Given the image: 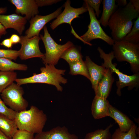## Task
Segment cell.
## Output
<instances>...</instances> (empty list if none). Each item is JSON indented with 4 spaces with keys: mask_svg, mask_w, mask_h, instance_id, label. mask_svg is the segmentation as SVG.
I'll use <instances>...</instances> for the list:
<instances>
[{
    "mask_svg": "<svg viewBox=\"0 0 139 139\" xmlns=\"http://www.w3.org/2000/svg\"><path fill=\"white\" fill-rule=\"evenodd\" d=\"M138 16L139 12L130 2L125 6L118 8L110 17L108 24L112 39L115 41L123 40L132 29V20Z\"/></svg>",
    "mask_w": 139,
    "mask_h": 139,
    "instance_id": "cell-1",
    "label": "cell"
},
{
    "mask_svg": "<svg viewBox=\"0 0 139 139\" xmlns=\"http://www.w3.org/2000/svg\"><path fill=\"white\" fill-rule=\"evenodd\" d=\"M45 65V67L40 68V73H34L32 76L27 78H17L15 80L16 84L20 86L28 83L47 84L54 85L58 91H62L63 88L60 84L67 82V79L62 76L65 74L66 70L57 69L53 65Z\"/></svg>",
    "mask_w": 139,
    "mask_h": 139,
    "instance_id": "cell-2",
    "label": "cell"
},
{
    "mask_svg": "<svg viewBox=\"0 0 139 139\" xmlns=\"http://www.w3.org/2000/svg\"><path fill=\"white\" fill-rule=\"evenodd\" d=\"M14 119L18 129L34 134L43 131L47 117L42 110L32 105L28 110L16 112Z\"/></svg>",
    "mask_w": 139,
    "mask_h": 139,
    "instance_id": "cell-3",
    "label": "cell"
},
{
    "mask_svg": "<svg viewBox=\"0 0 139 139\" xmlns=\"http://www.w3.org/2000/svg\"><path fill=\"white\" fill-rule=\"evenodd\" d=\"M97 50L101 58L104 60L102 65L105 68H108L112 73H115L118 76L119 80L116 82L117 87L116 93L119 96H121V90L125 87H128L129 90L135 88H138L139 86V73L128 75L120 72L116 68L115 65L113 64L112 60L114 58L113 51L106 54L101 48L99 46Z\"/></svg>",
    "mask_w": 139,
    "mask_h": 139,
    "instance_id": "cell-4",
    "label": "cell"
},
{
    "mask_svg": "<svg viewBox=\"0 0 139 139\" xmlns=\"http://www.w3.org/2000/svg\"><path fill=\"white\" fill-rule=\"evenodd\" d=\"M114 58L119 62L126 61L130 64L133 74L139 73V43L124 40L115 41L112 45Z\"/></svg>",
    "mask_w": 139,
    "mask_h": 139,
    "instance_id": "cell-5",
    "label": "cell"
},
{
    "mask_svg": "<svg viewBox=\"0 0 139 139\" xmlns=\"http://www.w3.org/2000/svg\"><path fill=\"white\" fill-rule=\"evenodd\" d=\"M44 34L40 35L41 39L43 42L46 50L45 57L42 59L45 64L56 65L64 51L73 45L70 41L63 45L56 43L50 36L46 26L44 27Z\"/></svg>",
    "mask_w": 139,
    "mask_h": 139,
    "instance_id": "cell-6",
    "label": "cell"
},
{
    "mask_svg": "<svg viewBox=\"0 0 139 139\" xmlns=\"http://www.w3.org/2000/svg\"><path fill=\"white\" fill-rule=\"evenodd\" d=\"M1 96L6 105L16 112L26 110L28 106L27 100L23 97V88L13 82L1 93Z\"/></svg>",
    "mask_w": 139,
    "mask_h": 139,
    "instance_id": "cell-7",
    "label": "cell"
},
{
    "mask_svg": "<svg viewBox=\"0 0 139 139\" xmlns=\"http://www.w3.org/2000/svg\"><path fill=\"white\" fill-rule=\"evenodd\" d=\"M85 6L87 8L89 13L90 22L88 26V30L80 37L81 38L89 44H90V42L93 39H100L109 45H113L115 41L106 33L102 29L93 8L86 3L85 2Z\"/></svg>",
    "mask_w": 139,
    "mask_h": 139,
    "instance_id": "cell-8",
    "label": "cell"
},
{
    "mask_svg": "<svg viewBox=\"0 0 139 139\" xmlns=\"http://www.w3.org/2000/svg\"><path fill=\"white\" fill-rule=\"evenodd\" d=\"M20 43L21 46L18 50L19 57L22 60H26L34 57L43 59L44 54L40 51L39 42L41 38L39 36L28 38L26 35L20 37Z\"/></svg>",
    "mask_w": 139,
    "mask_h": 139,
    "instance_id": "cell-9",
    "label": "cell"
},
{
    "mask_svg": "<svg viewBox=\"0 0 139 139\" xmlns=\"http://www.w3.org/2000/svg\"><path fill=\"white\" fill-rule=\"evenodd\" d=\"M63 6L64 7L63 11L50 24V27L53 30L64 23H68L71 27V22L74 19L79 18L80 15L88 11L85 6L78 8L72 7L71 6V1L69 0L66 1Z\"/></svg>",
    "mask_w": 139,
    "mask_h": 139,
    "instance_id": "cell-10",
    "label": "cell"
},
{
    "mask_svg": "<svg viewBox=\"0 0 139 139\" xmlns=\"http://www.w3.org/2000/svg\"><path fill=\"white\" fill-rule=\"evenodd\" d=\"M62 7L59 8L52 13L45 15H37L31 19L30 25L25 31V35L28 38L39 36L40 32L45 24L60 14L62 11Z\"/></svg>",
    "mask_w": 139,
    "mask_h": 139,
    "instance_id": "cell-11",
    "label": "cell"
},
{
    "mask_svg": "<svg viewBox=\"0 0 139 139\" xmlns=\"http://www.w3.org/2000/svg\"><path fill=\"white\" fill-rule=\"evenodd\" d=\"M9 1L16 7V14L25 15L29 20L38 15L39 11L35 0H10Z\"/></svg>",
    "mask_w": 139,
    "mask_h": 139,
    "instance_id": "cell-12",
    "label": "cell"
},
{
    "mask_svg": "<svg viewBox=\"0 0 139 139\" xmlns=\"http://www.w3.org/2000/svg\"><path fill=\"white\" fill-rule=\"evenodd\" d=\"M33 139H79L78 136L71 134L65 126H57L50 130L42 131L37 134Z\"/></svg>",
    "mask_w": 139,
    "mask_h": 139,
    "instance_id": "cell-13",
    "label": "cell"
},
{
    "mask_svg": "<svg viewBox=\"0 0 139 139\" xmlns=\"http://www.w3.org/2000/svg\"><path fill=\"white\" fill-rule=\"evenodd\" d=\"M26 17L16 14L9 15H0V22L7 29L12 28L21 35L25 29L27 22Z\"/></svg>",
    "mask_w": 139,
    "mask_h": 139,
    "instance_id": "cell-14",
    "label": "cell"
},
{
    "mask_svg": "<svg viewBox=\"0 0 139 139\" xmlns=\"http://www.w3.org/2000/svg\"><path fill=\"white\" fill-rule=\"evenodd\" d=\"M84 61L88 71L92 88L95 92L105 72L106 68L102 65L99 66L95 64L89 56H86Z\"/></svg>",
    "mask_w": 139,
    "mask_h": 139,
    "instance_id": "cell-15",
    "label": "cell"
},
{
    "mask_svg": "<svg viewBox=\"0 0 139 139\" xmlns=\"http://www.w3.org/2000/svg\"><path fill=\"white\" fill-rule=\"evenodd\" d=\"M112 73L109 69L106 68L105 72L94 92L95 96L107 99L114 81Z\"/></svg>",
    "mask_w": 139,
    "mask_h": 139,
    "instance_id": "cell-16",
    "label": "cell"
},
{
    "mask_svg": "<svg viewBox=\"0 0 139 139\" xmlns=\"http://www.w3.org/2000/svg\"><path fill=\"white\" fill-rule=\"evenodd\" d=\"M109 116L115 120L122 132H127L134 124L126 115L110 104L109 106Z\"/></svg>",
    "mask_w": 139,
    "mask_h": 139,
    "instance_id": "cell-17",
    "label": "cell"
},
{
    "mask_svg": "<svg viewBox=\"0 0 139 139\" xmlns=\"http://www.w3.org/2000/svg\"><path fill=\"white\" fill-rule=\"evenodd\" d=\"M109 104L107 99L95 96L91 106V114L93 118L98 119L109 116Z\"/></svg>",
    "mask_w": 139,
    "mask_h": 139,
    "instance_id": "cell-18",
    "label": "cell"
},
{
    "mask_svg": "<svg viewBox=\"0 0 139 139\" xmlns=\"http://www.w3.org/2000/svg\"><path fill=\"white\" fill-rule=\"evenodd\" d=\"M103 11L101 16L99 20L100 24L106 27L108 26L110 18L118 8L115 0H103Z\"/></svg>",
    "mask_w": 139,
    "mask_h": 139,
    "instance_id": "cell-19",
    "label": "cell"
},
{
    "mask_svg": "<svg viewBox=\"0 0 139 139\" xmlns=\"http://www.w3.org/2000/svg\"><path fill=\"white\" fill-rule=\"evenodd\" d=\"M18 128L15 119H11L0 113V130L12 138Z\"/></svg>",
    "mask_w": 139,
    "mask_h": 139,
    "instance_id": "cell-20",
    "label": "cell"
},
{
    "mask_svg": "<svg viewBox=\"0 0 139 139\" xmlns=\"http://www.w3.org/2000/svg\"><path fill=\"white\" fill-rule=\"evenodd\" d=\"M28 68L25 64L15 63L8 59L0 58V71H25Z\"/></svg>",
    "mask_w": 139,
    "mask_h": 139,
    "instance_id": "cell-21",
    "label": "cell"
},
{
    "mask_svg": "<svg viewBox=\"0 0 139 139\" xmlns=\"http://www.w3.org/2000/svg\"><path fill=\"white\" fill-rule=\"evenodd\" d=\"M69 64L70 68L69 74H70L72 75H81L90 80V77L87 67L83 59Z\"/></svg>",
    "mask_w": 139,
    "mask_h": 139,
    "instance_id": "cell-22",
    "label": "cell"
},
{
    "mask_svg": "<svg viewBox=\"0 0 139 139\" xmlns=\"http://www.w3.org/2000/svg\"><path fill=\"white\" fill-rule=\"evenodd\" d=\"M83 57L80 50L73 45L64 51L60 58L65 60L69 64L82 59Z\"/></svg>",
    "mask_w": 139,
    "mask_h": 139,
    "instance_id": "cell-23",
    "label": "cell"
},
{
    "mask_svg": "<svg viewBox=\"0 0 139 139\" xmlns=\"http://www.w3.org/2000/svg\"><path fill=\"white\" fill-rule=\"evenodd\" d=\"M17 77L14 71H0V93L15 81Z\"/></svg>",
    "mask_w": 139,
    "mask_h": 139,
    "instance_id": "cell-24",
    "label": "cell"
},
{
    "mask_svg": "<svg viewBox=\"0 0 139 139\" xmlns=\"http://www.w3.org/2000/svg\"><path fill=\"white\" fill-rule=\"evenodd\" d=\"M113 125L110 124L105 129H99L86 134L84 139H111L110 129Z\"/></svg>",
    "mask_w": 139,
    "mask_h": 139,
    "instance_id": "cell-25",
    "label": "cell"
},
{
    "mask_svg": "<svg viewBox=\"0 0 139 139\" xmlns=\"http://www.w3.org/2000/svg\"><path fill=\"white\" fill-rule=\"evenodd\" d=\"M136 128L137 126L134 124L127 132H122L118 128L111 135V139H139L136 133Z\"/></svg>",
    "mask_w": 139,
    "mask_h": 139,
    "instance_id": "cell-26",
    "label": "cell"
},
{
    "mask_svg": "<svg viewBox=\"0 0 139 139\" xmlns=\"http://www.w3.org/2000/svg\"><path fill=\"white\" fill-rule=\"evenodd\" d=\"M123 40L134 44L139 43V16L135 21L133 26L130 32L125 37Z\"/></svg>",
    "mask_w": 139,
    "mask_h": 139,
    "instance_id": "cell-27",
    "label": "cell"
},
{
    "mask_svg": "<svg viewBox=\"0 0 139 139\" xmlns=\"http://www.w3.org/2000/svg\"><path fill=\"white\" fill-rule=\"evenodd\" d=\"M16 112L8 108L0 97V113L11 119H14Z\"/></svg>",
    "mask_w": 139,
    "mask_h": 139,
    "instance_id": "cell-28",
    "label": "cell"
},
{
    "mask_svg": "<svg viewBox=\"0 0 139 139\" xmlns=\"http://www.w3.org/2000/svg\"><path fill=\"white\" fill-rule=\"evenodd\" d=\"M19 57L18 50L0 49V58L16 60Z\"/></svg>",
    "mask_w": 139,
    "mask_h": 139,
    "instance_id": "cell-29",
    "label": "cell"
},
{
    "mask_svg": "<svg viewBox=\"0 0 139 139\" xmlns=\"http://www.w3.org/2000/svg\"><path fill=\"white\" fill-rule=\"evenodd\" d=\"M34 134L27 131L18 129L12 139H33Z\"/></svg>",
    "mask_w": 139,
    "mask_h": 139,
    "instance_id": "cell-30",
    "label": "cell"
},
{
    "mask_svg": "<svg viewBox=\"0 0 139 139\" xmlns=\"http://www.w3.org/2000/svg\"><path fill=\"white\" fill-rule=\"evenodd\" d=\"M85 2L90 7L95 11V14L97 18H99L100 13V6L102 0H84Z\"/></svg>",
    "mask_w": 139,
    "mask_h": 139,
    "instance_id": "cell-31",
    "label": "cell"
},
{
    "mask_svg": "<svg viewBox=\"0 0 139 139\" xmlns=\"http://www.w3.org/2000/svg\"><path fill=\"white\" fill-rule=\"evenodd\" d=\"M62 1L60 0H36L35 1L38 6L42 7L51 5Z\"/></svg>",
    "mask_w": 139,
    "mask_h": 139,
    "instance_id": "cell-32",
    "label": "cell"
},
{
    "mask_svg": "<svg viewBox=\"0 0 139 139\" xmlns=\"http://www.w3.org/2000/svg\"><path fill=\"white\" fill-rule=\"evenodd\" d=\"M0 45L9 48H12L13 44L10 38H8L4 40L0 43Z\"/></svg>",
    "mask_w": 139,
    "mask_h": 139,
    "instance_id": "cell-33",
    "label": "cell"
},
{
    "mask_svg": "<svg viewBox=\"0 0 139 139\" xmlns=\"http://www.w3.org/2000/svg\"><path fill=\"white\" fill-rule=\"evenodd\" d=\"M10 38L13 44H16L19 43H20V38L16 34H12Z\"/></svg>",
    "mask_w": 139,
    "mask_h": 139,
    "instance_id": "cell-34",
    "label": "cell"
},
{
    "mask_svg": "<svg viewBox=\"0 0 139 139\" xmlns=\"http://www.w3.org/2000/svg\"><path fill=\"white\" fill-rule=\"evenodd\" d=\"M135 9L139 12V0H130L129 1Z\"/></svg>",
    "mask_w": 139,
    "mask_h": 139,
    "instance_id": "cell-35",
    "label": "cell"
},
{
    "mask_svg": "<svg viewBox=\"0 0 139 139\" xmlns=\"http://www.w3.org/2000/svg\"><path fill=\"white\" fill-rule=\"evenodd\" d=\"M115 2L118 3V7H124L128 4L126 0H115Z\"/></svg>",
    "mask_w": 139,
    "mask_h": 139,
    "instance_id": "cell-36",
    "label": "cell"
},
{
    "mask_svg": "<svg viewBox=\"0 0 139 139\" xmlns=\"http://www.w3.org/2000/svg\"><path fill=\"white\" fill-rule=\"evenodd\" d=\"M6 29L0 22V39L2 36L7 33Z\"/></svg>",
    "mask_w": 139,
    "mask_h": 139,
    "instance_id": "cell-37",
    "label": "cell"
},
{
    "mask_svg": "<svg viewBox=\"0 0 139 139\" xmlns=\"http://www.w3.org/2000/svg\"><path fill=\"white\" fill-rule=\"evenodd\" d=\"M0 139H12V138L7 135L0 130Z\"/></svg>",
    "mask_w": 139,
    "mask_h": 139,
    "instance_id": "cell-38",
    "label": "cell"
},
{
    "mask_svg": "<svg viewBox=\"0 0 139 139\" xmlns=\"http://www.w3.org/2000/svg\"><path fill=\"white\" fill-rule=\"evenodd\" d=\"M7 10L6 7H0V15L6 13Z\"/></svg>",
    "mask_w": 139,
    "mask_h": 139,
    "instance_id": "cell-39",
    "label": "cell"
}]
</instances>
